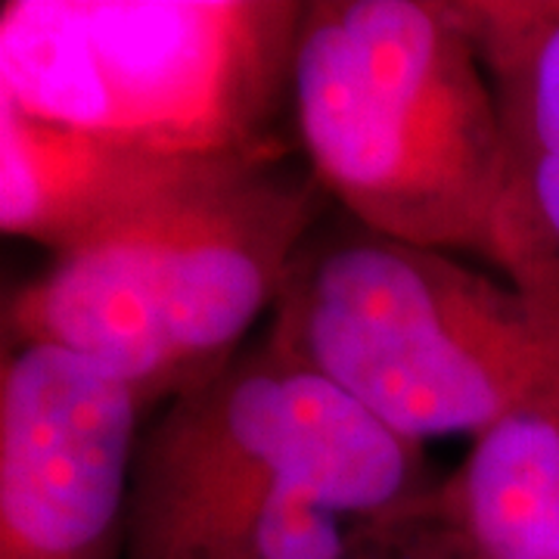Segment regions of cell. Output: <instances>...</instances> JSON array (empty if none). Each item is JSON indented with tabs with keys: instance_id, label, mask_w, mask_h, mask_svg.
I'll return each instance as SVG.
<instances>
[{
	"instance_id": "1",
	"label": "cell",
	"mask_w": 559,
	"mask_h": 559,
	"mask_svg": "<svg viewBox=\"0 0 559 559\" xmlns=\"http://www.w3.org/2000/svg\"><path fill=\"white\" fill-rule=\"evenodd\" d=\"M432 485L423 444L261 342L143 436L124 559H358Z\"/></svg>"
},
{
	"instance_id": "2",
	"label": "cell",
	"mask_w": 559,
	"mask_h": 559,
	"mask_svg": "<svg viewBox=\"0 0 559 559\" xmlns=\"http://www.w3.org/2000/svg\"><path fill=\"white\" fill-rule=\"evenodd\" d=\"M289 106L311 178L355 224L495 259L498 97L457 3H305Z\"/></svg>"
},
{
	"instance_id": "3",
	"label": "cell",
	"mask_w": 559,
	"mask_h": 559,
	"mask_svg": "<svg viewBox=\"0 0 559 559\" xmlns=\"http://www.w3.org/2000/svg\"><path fill=\"white\" fill-rule=\"evenodd\" d=\"M320 187L246 159L57 255L7 305L10 345H53L165 407L240 358L308 240Z\"/></svg>"
},
{
	"instance_id": "4",
	"label": "cell",
	"mask_w": 559,
	"mask_h": 559,
	"mask_svg": "<svg viewBox=\"0 0 559 559\" xmlns=\"http://www.w3.org/2000/svg\"><path fill=\"white\" fill-rule=\"evenodd\" d=\"M264 345L423 444L476 439L550 367L559 333L510 280L352 221L301 242Z\"/></svg>"
},
{
	"instance_id": "5",
	"label": "cell",
	"mask_w": 559,
	"mask_h": 559,
	"mask_svg": "<svg viewBox=\"0 0 559 559\" xmlns=\"http://www.w3.org/2000/svg\"><path fill=\"white\" fill-rule=\"evenodd\" d=\"M305 3L7 0L0 103L162 156H280Z\"/></svg>"
},
{
	"instance_id": "6",
	"label": "cell",
	"mask_w": 559,
	"mask_h": 559,
	"mask_svg": "<svg viewBox=\"0 0 559 559\" xmlns=\"http://www.w3.org/2000/svg\"><path fill=\"white\" fill-rule=\"evenodd\" d=\"M140 399L53 345L0 370V559H124Z\"/></svg>"
},
{
	"instance_id": "7",
	"label": "cell",
	"mask_w": 559,
	"mask_h": 559,
	"mask_svg": "<svg viewBox=\"0 0 559 559\" xmlns=\"http://www.w3.org/2000/svg\"><path fill=\"white\" fill-rule=\"evenodd\" d=\"M495 84L503 175L495 259L559 333V0H463Z\"/></svg>"
},
{
	"instance_id": "8",
	"label": "cell",
	"mask_w": 559,
	"mask_h": 559,
	"mask_svg": "<svg viewBox=\"0 0 559 559\" xmlns=\"http://www.w3.org/2000/svg\"><path fill=\"white\" fill-rule=\"evenodd\" d=\"M246 159L280 156H162L0 103V227L57 259L162 197Z\"/></svg>"
},
{
	"instance_id": "9",
	"label": "cell",
	"mask_w": 559,
	"mask_h": 559,
	"mask_svg": "<svg viewBox=\"0 0 559 559\" xmlns=\"http://www.w3.org/2000/svg\"><path fill=\"white\" fill-rule=\"evenodd\" d=\"M423 510L457 559H559V355Z\"/></svg>"
},
{
	"instance_id": "10",
	"label": "cell",
	"mask_w": 559,
	"mask_h": 559,
	"mask_svg": "<svg viewBox=\"0 0 559 559\" xmlns=\"http://www.w3.org/2000/svg\"><path fill=\"white\" fill-rule=\"evenodd\" d=\"M423 500L401 510L399 516L380 522L358 559H457L436 522L423 510Z\"/></svg>"
}]
</instances>
